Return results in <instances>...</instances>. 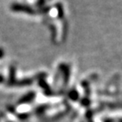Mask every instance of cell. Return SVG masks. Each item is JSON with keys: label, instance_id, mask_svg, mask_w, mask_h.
<instances>
[{"label": "cell", "instance_id": "obj_1", "mask_svg": "<svg viewBox=\"0 0 122 122\" xmlns=\"http://www.w3.org/2000/svg\"><path fill=\"white\" fill-rule=\"evenodd\" d=\"M12 10H15V11H21V12H25V13H30L33 14L34 13V10L32 9H30L28 6H24L22 4H14L11 7Z\"/></svg>", "mask_w": 122, "mask_h": 122}]
</instances>
